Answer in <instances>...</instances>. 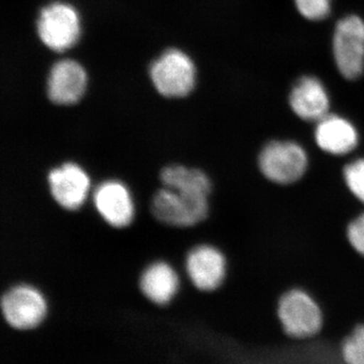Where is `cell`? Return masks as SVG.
<instances>
[{
    "instance_id": "1",
    "label": "cell",
    "mask_w": 364,
    "mask_h": 364,
    "mask_svg": "<svg viewBox=\"0 0 364 364\" xmlns=\"http://www.w3.org/2000/svg\"><path fill=\"white\" fill-rule=\"evenodd\" d=\"M208 196L189 195L174 189L160 188L153 196L151 213L155 219L170 227L188 228L208 217Z\"/></svg>"
},
{
    "instance_id": "2",
    "label": "cell",
    "mask_w": 364,
    "mask_h": 364,
    "mask_svg": "<svg viewBox=\"0 0 364 364\" xmlns=\"http://www.w3.org/2000/svg\"><path fill=\"white\" fill-rule=\"evenodd\" d=\"M333 58L339 73L355 80L364 72V21L356 14L344 16L336 23L332 42Z\"/></svg>"
},
{
    "instance_id": "3",
    "label": "cell",
    "mask_w": 364,
    "mask_h": 364,
    "mask_svg": "<svg viewBox=\"0 0 364 364\" xmlns=\"http://www.w3.org/2000/svg\"><path fill=\"white\" fill-rule=\"evenodd\" d=\"M196 67L191 59L176 49L167 50L151 65L150 76L158 92L165 97H184L196 85Z\"/></svg>"
},
{
    "instance_id": "4",
    "label": "cell",
    "mask_w": 364,
    "mask_h": 364,
    "mask_svg": "<svg viewBox=\"0 0 364 364\" xmlns=\"http://www.w3.org/2000/svg\"><path fill=\"white\" fill-rule=\"evenodd\" d=\"M277 314L284 331L291 338H310L322 328L320 306L301 289H291L282 296Z\"/></svg>"
},
{
    "instance_id": "5",
    "label": "cell",
    "mask_w": 364,
    "mask_h": 364,
    "mask_svg": "<svg viewBox=\"0 0 364 364\" xmlns=\"http://www.w3.org/2000/svg\"><path fill=\"white\" fill-rule=\"evenodd\" d=\"M1 312L14 329L28 331L44 322L48 315L47 299L35 287L16 284L2 296Z\"/></svg>"
},
{
    "instance_id": "6",
    "label": "cell",
    "mask_w": 364,
    "mask_h": 364,
    "mask_svg": "<svg viewBox=\"0 0 364 364\" xmlns=\"http://www.w3.org/2000/svg\"><path fill=\"white\" fill-rule=\"evenodd\" d=\"M263 176L279 184H291L305 174L308 167L306 151L291 141H272L259 155Z\"/></svg>"
},
{
    "instance_id": "7",
    "label": "cell",
    "mask_w": 364,
    "mask_h": 364,
    "mask_svg": "<svg viewBox=\"0 0 364 364\" xmlns=\"http://www.w3.org/2000/svg\"><path fill=\"white\" fill-rule=\"evenodd\" d=\"M41 41L55 52H64L77 43L80 21L73 7L56 2L45 7L38 20Z\"/></svg>"
},
{
    "instance_id": "8",
    "label": "cell",
    "mask_w": 364,
    "mask_h": 364,
    "mask_svg": "<svg viewBox=\"0 0 364 364\" xmlns=\"http://www.w3.org/2000/svg\"><path fill=\"white\" fill-rule=\"evenodd\" d=\"M53 200L67 210H77L87 200L90 178L80 165L63 163L55 167L47 177Z\"/></svg>"
},
{
    "instance_id": "9",
    "label": "cell",
    "mask_w": 364,
    "mask_h": 364,
    "mask_svg": "<svg viewBox=\"0 0 364 364\" xmlns=\"http://www.w3.org/2000/svg\"><path fill=\"white\" fill-rule=\"evenodd\" d=\"M93 205L102 220L111 227L122 229L134 220L135 207L128 188L119 181H105L93 191Z\"/></svg>"
},
{
    "instance_id": "10",
    "label": "cell",
    "mask_w": 364,
    "mask_h": 364,
    "mask_svg": "<svg viewBox=\"0 0 364 364\" xmlns=\"http://www.w3.org/2000/svg\"><path fill=\"white\" fill-rule=\"evenodd\" d=\"M186 269L196 289L214 291L222 286L226 277V258L214 246H196L186 256Z\"/></svg>"
},
{
    "instance_id": "11",
    "label": "cell",
    "mask_w": 364,
    "mask_h": 364,
    "mask_svg": "<svg viewBox=\"0 0 364 364\" xmlns=\"http://www.w3.org/2000/svg\"><path fill=\"white\" fill-rule=\"evenodd\" d=\"M86 85L87 76L83 67L73 60H61L50 71L48 97L55 105H74L85 95Z\"/></svg>"
},
{
    "instance_id": "12",
    "label": "cell",
    "mask_w": 364,
    "mask_h": 364,
    "mask_svg": "<svg viewBox=\"0 0 364 364\" xmlns=\"http://www.w3.org/2000/svg\"><path fill=\"white\" fill-rule=\"evenodd\" d=\"M289 102L294 114L304 121L318 123L330 114L329 93L315 76L299 78L291 88Z\"/></svg>"
},
{
    "instance_id": "13",
    "label": "cell",
    "mask_w": 364,
    "mask_h": 364,
    "mask_svg": "<svg viewBox=\"0 0 364 364\" xmlns=\"http://www.w3.org/2000/svg\"><path fill=\"white\" fill-rule=\"evenodd\" d=\"M315 139L318 147L325 152L345 155L355 149L358 133L348 119L329 114L318 122Z\"/></svg>"
},
{
    "instance_id": "14",
    "label": "cell",
    "mask_w": 364,
    "mask_h": 364,
    "mask_svg": "<svg viewBox=\"0 0 364 364\" xmlns=\"http://www.w3.org/2000/svg\"><path fill=\"white\" fill-rule=\"evenodd\" d=\"M141 293L157 306L168 305L178 293L179 277L174 268L165 261L151 263L139 280Z\"/></svg>"
},
{
    "instance_id": "15",
    "label": "cell",
    "mask_w": 364,
    "mask_h": 364,
    "mask_svg": "<svg viewBox=\"0 0 364 364\" xmlns=\"http://www.w3.org/2000/svg\"><path fill=\"white\" fill-rule=\"evenodd\" d=\"M160 181L164 188L174 189L189 195L210 196L212 183L203 170L189 168L173 164L164 167L160 172Z\"/></svg>"
},
{
    "instance_id": "16",
    "label": "cell",
    "mask_w": 364,
    "mask_h": 364,
    "mask_svg": "<svg viewBox=\"0 0 364 364\" xmlns=\"http://www.w3.org/2000/svg\"><path fill=\"white\" fill-rule=\"evenodd\" d=\"M342 358L346 364H364V325H359L341 347Z\"/></svg>"
},
{
    "instance_id": "17",
    "label": "cell",
    "mask_w": 364,
    "mask_h": 364,
    "mask_svg": "<svg viewBox=\"0 0 364 364\" xmlns=\"http://www.w3.org/2000/svg\"><path fill=\"white\" fill-rule=\"evenodd\" d=\"M299 14L306 20L320 21L331 13V0H294Z\"/></svg>"
},
{
    "instance_id": "18",
    "label": "cell",
    "mask_w": 364,
    "mask_h": 364,
    "mask_svg": "<svg viewBox=\"0 0 364 364\" xmlns=\"http://www.w3.org/2000/svg\"><path fill=\"white\" fill-rule=\"evenodd\" d=\"M344 179L351 193L364 205V159L347 165L344 168Z\"/></svg>"
},
{
    "instance_id": "19",
    "label": "cell",
    "mask_w": 364,
    "mask_h": 364,
    "mask_svg": "<svg viewBox=\"0 0 364 364\" xmlns=\"http://www.w3.org/2000/svg\"><path fill=\"white\" fill-rule=\"evenodd\" d=\"M347 238L352 247L364 256V213L349 224Z\"/></svg>"
}]
</instances>
